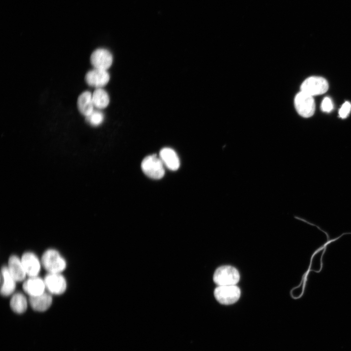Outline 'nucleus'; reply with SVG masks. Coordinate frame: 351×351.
Instances as JSON below:
<instances>
[{
	"label": "nucleus",
	"mask_w": 351,
	"mask_h": 351,
	"mask_svg": "<svg viewBox=\"0 0 351 351\" xmlns=\"http://www.w3.org/2000/svg\"><path fill=\"white\" fill-rule=\"evenodd\" d=\"M26 275L30 277L37 276L40 269V264L37 256L32 253H24L21 259Z\"/></svg>",
	"instance_id": "9d476101"
},
{
	"label": "nucleus",
	"mask_w": 351,
	"mask_h": 351,
	"mask_svg": "<svg viewBox=\"0 0 351 351\" xmlns=\"http://www.w3.org/2000/svg\"><path fill=\"white\" fill-rule=\"evenodd\" d=\"M214 295L222 304H232L239 299L240 290L236 285L218 286L214 290Z\"/></svg>",
	"instance_id": "39448f33"
},
{
	"label": "nucleus",
	"mask_w": 351,
	"mask_h": 351,
	"mask_svg": "<svg viewBox=\"0 0 351 351\" xmlns=\"http://www.w3.org/2000/svg\"><path fill=\"white\" fill-rule=\"evenodd\" d=\"M294 104L297 113L302 117H309L314 113L315 105L313 96L300 91L295 96Z\"/></svg>",
	"instance_id": "20e7f679"
},
{
	"label": "nucleus",
	"mask_w": 351,
	"mask_h": 351,
	"mask_svg": "<svg viewBox=\"0 0 351 351\" xmlns=\"http://www.w3.org/2000/svg\"><path fill=\"white\" fill-rule=\"evenodd\" d=\"M29 301L33 310L38 312H43L51 306L52 297L50 293L44 292L38 296H30Z\"/></svg>",
	"instance_id": "dca6fc26"
},
{
	"label": "nucleus",
	"mask_w": 351,
	"mask_h": 351,
	"mask_svg": "<svg viewBox=\"0 0 351 351\" xmlns=\"http://www.w3.org/2000/svg\"><path fill=\"white\" fill-rule=\"evenodd\" d=\"M8 270L16 281H21L25 278L26 273L21 260L16 255L11 256L8 260Z\"/></svg>",
	"instance_id": "2eb2a0df"
},
{
	"label": "nucleus",
	"mask_w": 351,
	"mask_h": 351,
	"mask_svg": "<svg viewBox=\"0 0 351 351\" xmlns=\"http://www.w3.org/2000/svg\"><path fill=\"white\" fill-rule=\"evenodd\" d=\"M141 167L143 173L151 178L159 179L164 176L165 166L160 157L156 155L145 157L141 162Z\"/></svg>",
	"instance_id": "f257e3e1"
},
{
	"label": "nucleus",
	"mask_w": 351,
	"mask_h": 351,
	"mask_svg": "<svg viewBox=\"0 0 351 351\" xmlns=\"http://www.w3.org/2000/svg\"><path fill=\"white\" fill-rule=\"evenodd\" d=\"M329 88L327 81L320 77H311L305 79L302 83L300 89L312 96L322 95L326 93Z\"/></svg>",
	"instance_id": "423d86ee"
},
{
	"label": "nucleus",
	"mask_w": 351,
	"mask_h": 351,
	"mask_svg": "<svg viewBox=\"0 0 351 351\" xmlns=\"http://www.w3.org/2000/svg\"><path fill=\"white\" fill-rule=\"evenodd\" d=\"M24 291L30 296H35L42 294L44 292L45 285L44 280L35 276L30 277L23 284Z\"/></svg>",
	"instance_id": "f8f14e48"
},
{
	"label": "nucleus",
	"mask_w": 351,
	"mask_h": 351,
	"mask_svg": "<svg viewBox=\"0 0 351 351\" xmlns=\"http://www.w3.org/2000/svg\"><path fill=\"white\" fill-rule=\"evenodd\" d=\"M45 287L51 293L60 294L66 289V282L64 277L59 273H49L44 280Z\"/></svg>",
	"instance_id": "1a4fd4ad"
},
{
	"label": "nucleus",
	"mask_w": 351,
	"mask_h": 351,
	"mask_svg": "<svg viewBox=\"0 0 351 351\" xmlns=\"http://www.w3.org/2000/svg\"><path fill=\"white\" fill-rule=\"evenodd\" d=\"M321 109L325 112H330L333 109V104L331 99L326 97L323 99L321 103Z\"/></svg>",
	"instance_id": "412c9836"
},
{
	"label": "nucleus",
	"mask_w": 351,
	"mask_h": 351,
	"mask_svg": "<svg viewBox=\"0 0 351 351\" xmlns=\"http://www.w3.org/2000/svg\"><path fill=\"white\" fill-rule=\"evenodd\" d=\"M113 56L105 48H98L94 50L90 56V62L94 68L107 70L112 64Z\"/></svg>",
	"instance_id": "0eeeda50"
},
{
	"label": "nucleus",
	"mask_w": 351,
	"mask_h": 351,
	"mask_svg": "<svg viewBox=\"0 0 351 351\" xmlns=\"http://www.w3.org/2000/svg\"><path fill=\"white\" fill-rule=\"evenodd\" d=\"M85 79L90 86L101 88L109 82L110 75L107 70L94 68L86 74Z\"/></svg>",
	"instance_id": "6e6552de"
},
{
	"label": "nucleus",
	"mask_w": 351,
	"mask_h": 351,
	"mask_svg": "<svg viewBox=\"0 0 351 351\" xmlns=\"http://www.w3.org/2000/svg\"><path fill=\"white\" fill-rule=\"evenodd\" d=\"M92 99L95 108L98 110L105 108L110 102L108 93L102 88L96 89L92 93Z\"/></svg>",
	"instance_id": "f3484780"
},
{
	"label": "nucleus",
	"mask_w": 351,
	"mask_h": 351,
	"mask_svg": "<svg viewBox=\"0 0 351 351\" xmlns=\"http://www.w3.org/2000/svg\"><path fill=\"white\" fill-rule=\"evenodd\" d=\"M41 263L49 273H59L66 266L65 260L58 251L54 249L47 250L43 253Z\"/></svg>",
	"instance_id": "f03ea898"
},
{
	"label": "nucleus",
	"mask_w": 351,
	"mask_h": 351,
	"mask_svg": "<svg viewBox=\"0 0 351 351\" xmlns=\"http://www.w3.org/2000/svg\"><path fill=\"white\" fill-rule=\"evenodd\" d=\"M164 166L171 171L177 170L180 161L176 152L170 148H164L159 152V156Z\"/></svg>",
	"instance_id": "9b49d317"
},
{
	"label": "nucleus",
	"mask_w": 351,
	"mask_h": 351,
	"mask_svg": "<svg viewBox=\"0 0 351 351\" xmlns=\"http://www.w3.org/2000/svg\"><path fill=\"white\" fill-rule=\"evenodd\" d=\"M10 305L14 312L17 313H23L26 311L27 307L26 298L21 293H16L12 296Z\"/></svg>",
	"instance_id": "a211bd4d"
},
{
	"label": "nucleus",
	"mask_w": 351,
	"mask_h": 351,
	"mask_svg": "<svg viewBox=\"0 0 351 351\" xmlns=\"http://www.w3.org/2000/svg\"><path fill=\"white\" fill-rule=\"evenodd\" d=\"M77 106L79 112L85 117L89 116L94 111L92 93L88 91L82 92L78 97Z\"/></svg>",
	"instance_id": "4468645a"
},
{
	"label": "nucleus",
	"mask_w": 351,
	"mask_h": 351,
	"mask_svg": "<svg viewBox=\"0 0 351 351\" xmlns=\"http://www.w3.org/2000/svg\"><path fill=\"white\" fill-rule=\"evenodd\" d=\"M86 117V121L93 126L100 125L103 121L104 116L99 110H94V111L88 117Z\"/></svg>",
	"instance_id": "6ab92c4d"
},
{
	"label": "nucleus",
	"mask_w": 351,
	"mask_h": 351,
	"mask_svg": "<svg viewBox=\"0 0 351 351\" xmlns=\"http://www.w3.org/2000/svg\"><path fill=\"white\" fill-rule=\"evenodd\" d=\"M240 275L238 271L231 266H223L215 271L213 279L218 286L235 285L239 281Z\"/></svg>",
	"instance_id": "7ed1b4c3"
},
{
	"label": "nucleus",
	"mask_w": 351,
	"mask_h": 351,
	"mask_svg": "<svg viewBox=\"0 0 351 351\" xmlns=\"http://www.w3.org/2000/svg\"><path fill=\"white\" fill-rule=\"evenodd\" d=\"M351 110V103L348 101L345 102L339 109V117L343 119L346 118L350 114Z\"/></svg>",
	"instance_id": "aec40b11"
},
{
	"label": "nucleus",
	"mask_w": 351,
	"mask_h": 351,
	"mask_svg": "<svg viewBox=\"0 0 351 351\" xmlns=\"http://www.w3.org/2000/svg\"><path fill=\"white\" fill-rule=\"evenodd\" d=\"M16 281L10 274L8 267L3 266L1 269L0 293L8 296L15 291Z\"/></svg>",
	"instance_id": "ddd939ff"
}]
</instances>
